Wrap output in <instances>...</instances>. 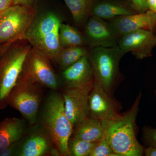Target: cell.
I'll use <instances>...</instances> for the list:
<instances>
[{
    "mask_svg": "<svg viewBox=\"0 0 156 156\" xmlns=\"http://www.w3.org/2000/svg\"><path fill=\"white\" fill-rule=\"evenodd\" d=\"M143 138L149 146L156 147V129L151 127L143 128Z\"/></svg>",
    "mask_w": 156,
    "mask_h": 156,
    "instance_id": "cell-24",
    "label": "cell"
},
{
    "mask_svg": "<svg viewBox=\"0 0 156 156\" xmlns=\"http://www.w3.org/2000/svg\"><path fill=\"white\" fill-rule=\"evenodd\" d=\"M89 156H119L104 136L95 142Z\"/></svg>",
    "mask_w": 156,
    "mask_h": 156,
    "instance_id": "cell-23",
    "label": "cell"
},
{
    "mask_svg": "<svg viewBox=\"0 0 156 156\" xmlns=\"http://www.w3.org/2000/svg\"><path fill=\"white\" fill-rule=\"evenodd\" d=\"M0 53V110L8 105L9 94L16 85L31 46L26 39L3 47Z\"/></svg>",
    "mask_w": 156,
    "mask_h": 156,
    "instance_id": "cell-3",
    "label": "cell"
},
{
    "mask_svg": "<svg viewBox=\"0 0 156 156\" xmlns=\"http://www.w3.org/2000/svg\"><path fill=\"white\" fill-rule=\"evenodd\" d=\"M35 0H14V5L32 6Z\"/></svg>",
    "mask_w": 156,
    "mask_h": 156,
    "instance_id": "cell-29",
    "label": "cell"
},
{
    "mask_svg": "<svg viewBox=\"0 0 156 156\" xmlns=\"http://www.w3.org/2000/svg\"><path fill=\"white\" fill-rule=\"evenodd\" d=\"M92 89L62 88V95L64 100L66 115L73 130L89 116V95Z\"/></svg>",
    "mask_w": 156,
    "mask_h": 156,
    "instance_id": "cell-10",
    "label": "cell"
},
{
    "mask_svg": "<svg viewBox=\"0 0 156 156\" xmlns=\"http://www.w3.org/2000/svg\"><path fill=\"white\" fill-rule=\"evenodd\" d=\"M42 87L30 80L19 76L8 98V105L19 111L32 126L37 122L43 97Z\"/></svg>",
    "mask_w": 156,
    "mask_h": 156,
    "instance_id": "cell-7",
    "label": "cell"
},
{
    "mask_svg": "<svg viewBox=\"0 0 156 156\" xmlns=\"http://www.w3.org/2000/svg\"><path fill=\"white\" fill-rule=\"evenodd\" d=\"M14 0H0V12H2L14 5Z\"/></svg>",
    "mask_w": 156,
    "mask_h": 156,
    "instance_id": "cell-27",
    "label": "cell"
},
{
    "mask_svg": "<svg viewBox=\"0 0 156 156\" xmlns=\"http://www.w3.org/2000/svg\"><path fill=\"white\" fill-rule=\"evenodd\" d=\"M63 87L92 89L95 79L88 56H83L63 70Z\"/></svg>",
    "mask_w": 156,
    "mask_h": 156,
    "instance_id": "cell-14",
    "label": "cell"
},
{
    "mask_svg": "<svg viewBox=\"0 0 156 156\" xmlns=\"http://www.w3.org/2000/svg\"><path fill=\"white\" fill-rule=\"evenodd\" d=\"M61 20L55 13L47 12L35 17L27 32L25 39L32 48L50 60L57 57L62 48L59 40Z\"/></svg>",
    "mask_w": 156,
    "mask_h": 156,
    "instance_id": "cell-4",
    "label": "cell"
},
{
    "mask_svg": "<svg viewBox=\"0 0 156 156\" xmlns=\"http://www.w3.org/2000/svg\"><path fill=\"white\" fill-rule=\"evenodd\" d=\"M134 13H136L131 9L118 3L110 2H95L92 7L91 16L110 20Z\"/></svg>",
    "mask_w": 156,
    "mask_h": 156,
    "instance_id": "cell-18",
    "label": "cell"
},
{
    "mask_svg": "<svg viewBox=\"0 0 156 156\" xmlns=\"http://www.w3.org/2000/svg\"><path fill=\"white\" fill-rule=\"evenodd\" d=\"M95 143L72 136L68 143L70 156H89Z\"/></svg>",
    "mask_w": 156,
    "mask_h": 156,
    "instance_id": "cell-22",
    "label": "cell"
},
{
    "mask_svg": "<svg viewBox=\"0 0 156 156\" xmlns=\"http://www.w3.org/2000/svg\"><path fill=\"white\" fill-rule=\"evenodd\" d=\"M142 96L141 91L131 108L115 119L101 121L103 136L119 156H141L144 147L136 138V119Z\"/></svg>",
    "mask_w": 156,
    "mask_h": 156,
    "instance_id": "cell-1",
    "label": "cell"
},
{
    "mask_svg": "<svg viewBox=\"0 0 156 156\" xmlns=\"http://www.w3.org/2000/svg\"><path fill=\"white\" fill-rule=\"evenodd\" d=\"M69 9L75 23L80 25L91 16L92 7L95 0H64Z\"/></svg>",
    "mask_w": 156,
    "mask_h": 156,
    "instance_id": "cell-19",
    "label": "cell"
},
{
    "mask_svg": "<svg viewBox=\"0 0 156 156\" xmlns=\"http://www.w3.org/2000/svg\"><path fill=\"white\" fill-rule=\"evenodd\" d=\"M35 17V11L31 6L13 5L0 12V46L25 39Z\"/></svg>",
    "mask_w": 156,
    "mask_h": 156,
    "instance_id": "cell-6",
    "label": "cell"
},
{
    "mask_svg": "<svg viewBox=\"0 0 156 156\" xmlns=\"http://www.w3.org/2000/svg\"><path fill=\"white\" fill-rule=\"evenodd\" d=\"M26 134L25 121L18 118H7L0 122V152L21 139Z\"/></svg>",
    "mask_w": 156,
    "mask_h": 156,
    "instance_id": "cell-16",
    "label": "cell"
},
{
    "mask_svg": "<svg viewBox=\"0 0 156 156\" xmlns=\"http://www.w3.org/2000/svg\"><path fill=\"white\" fill-rule=\"evenodd\" d=\"M59 40L62 48L84 46L87 42L86 38L76 29L62 23L59 27Z\"/></svg>",
    "mask_w": 156,
    "mask_h": 156,
    "instance_id": "cell-21",
    "label": "cell"
},
{
    "mask_svg": "<svg viewBox=\"0 0 156 156\" xmlns=\"http://www.w3.org/2000/svg\"><path fill=\"white\" fill-rule=\"evenodd\" d=\"M42 126L49 134L61 156H70L68 143L73 128L65 111L62 94L51 93L44 105Z\"/></svg>",
    "mask_w": 156,
    "mask_h": 156,
    "instance_id": "cell-2",
    "label": "cell"
},
{
    "mask_svg": "<svg viewBox=\"0 0 156 156\" xmlns=\"http://www.w3.org/2000/svg\"><path fill=\"white\" fill-rule=\"evenodd\" d=\"M122 105L109 93L95 83L89 95V117L101 121L115 119L122 113Z\"/></svg>",
    "mask_w": 156,
    "mask_h": 156,
    "instance_id": "cell-9",
    "label": "cell"
},
{
    "mask_svg": "<svg viewBox=\"0 0 156 156\" xmlns=\"http://www.w3.org/2000/svg\"><path fill=\"white\" fill-rule=\"evenodd\" d=\"M148 10L156 12V0H145Z\"/></svg>",
    "mask_w": 156,
    "mask_h": 156,
    "instance_id": "cell-30",
    "label": "cell"
},
{
    "mask_svg": "<svg viewBox=\"0 0 156 156\" xmlns=\"http://www.w3.org/2000/svg\"><path fill=\"white\" fill-rule=\"evenodd\" d=\"M23 137L0 152V156H18V153L23 142Z\"/></svg>",
    "mask_w": 156,
    "mask_h": 156,
    "instance_id": "cell-25",
    "label": "cell"
},
{
    "mask_svg": "<svg viewBox=\"0 0 156 156\" xmlns=\"http://www.w3.org/2000/svg\"><path fill=\"white\" fill-rule=\"evenodd\" d=\"M50 61L44 54L32 47L25 58L20 76L42 87L56 90L58 87V78Z\"/></svg>",
    "mask_w": 156,
    "mask_h": 156,
    "instance_id": "cell-8",
    "label": "cell"
},
{
    "mask_svg": "<svg viewBox=\"0 0 156 156\" xmlns=\"http://www.w3.org/2000/svg\"><path fill=\"white\" fill-rule=\"evenodd\" d=\"M87 41L93 48H110L117 46L119 35L110 22L90 16L85 27Z\"/></svg>",
    "mask_w": 156,
    "mask_h": 156,
    "instance_id": "cell-12",
    "label": "cell"
},
{
    "mask_svg": "<svg viewBox=\"0 0 156 156\" xmlns=\"http://www.w3.org/2000/svg\"><path fill=\"white\" fill-rule=\"evenodd\" d=\"M125 54L118 45L110 48L95 47L89 52L95 83L112 94L122 80L119 66Z\"/></svg>",
    "mask_w": 156,
    "mask_h": 156,
    "instance_id": "cell-5",
    "label": "cell"
},
{
    "mask_svg": "<svg viewBox=\"0 0 156 156\" xmlns=\"http://www.w3.org/2000/svg\"><path fill=\"white\" fill-rule=\"evenodd\" d=\"M89 54V51L84 46L62 48L55 61L61 69L64 70Z\"/></svg>",
    "mask_w": 156,
    "mask_h": 156,
    "instance_id": "cell-20",
    "label": "cell"
},
{
    "mask_svg": "<svg viewBox=\"0 0 156 156\" xmlns=\"http://www.w3.org/2000/svg\"><path fill=\"white\" fill-rule=\"evenodd\" d=\"M131 2L133 8L138 13H142L148 10L145 0H131Z\"/></svg>",
    "mask_w": 156,
    "mask_h": 156,
    "instance_id": "cell-26",
    "label": "cell"
},
{
    "mask_svg": "<svg viewBox=\"0 0 156 156\" xmlns=\"http://www.w3.org/2000/svg\"><path fill=\"white\" fill-rule=\"evenodd\" d=\"M72 136L90 142H96L103 137L101 121L87 117L74 129Z\"/></svg>",
    "mask_w": 156,
    "mask_h": 156,
    "instance_id": "cell-17",
    "label": "cell"
},
{
    "mask_svg": "<svg viewBox=\"0 0 156 156\" xmlns=\"http://www.w3.org/2000/svg\"><path fill=\"white\" fill-rule=\"evenodd\" d=\"M144 154L146 156H156V147L149 146L147 148H144Z\"/></svg>",
    "mask_w": 156,
    "mask_h": 156,
    "instance_id": "cell-28",
    "label": "cell"
},
{
    "mask_svg": "<svg viewBox=\"0 0 156 156\" xmlns=\"http://www.w3.org/2000/svg\"><path fill=\"white\" fill-rule=\"evenodd\" d=\"M155 96H156V91H155Z\"/></svg>",
    "mask_w": 156,
    "mask_h": 156,
    "instance_id": "cell-31",
    "label": "cell"
},
{
    "mask_svg": "<svg viewBox=\"0 0 156 156\" xmlns=\"http://www.w3.org/2000/svg\"><path fill=\"white\" fill-rule=\"evenodd\" d=\"M109 21L119 37L138 30L156 31V12L150 10L116 17Z\"/></svg>",
    "mask_w": 156,
    "mask_h": 156,
    "instance_id": "cell-15",
    "label": "cell"
},
{
    "mask_svg": "<svg viewBox=\"0 0 156 156\" xmlns=\"http://www.w3.org/2000/svg\"><path fill=\"white\" fill-rule=\"evenodd\" d=\"M60 156L53 140L44 128H36L23 141L17 156Z\"/></svg>",
    "mask_w": 156,
    "mask_h": 156,
    "instance_id": "cell-13",
    "label": "cell"
},
{
    "mask_svg": "<svg viewBox=\"0 0 156 156\" xmlns=\"http://www.w3.org/2000/svg\"><path fill=\"white\" fill-rule=\"evenodd\" d=\"M118 46L126 54L131 52L137 59L151 56L156 47V34L146 30H138L122 36Z\"/></svg>",
    "mask_w": 156,
    "mask_h": 156,
    "instance_id": "cell-11",
    "label": "cell"
}]
</instances>
